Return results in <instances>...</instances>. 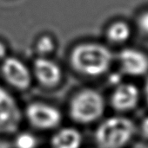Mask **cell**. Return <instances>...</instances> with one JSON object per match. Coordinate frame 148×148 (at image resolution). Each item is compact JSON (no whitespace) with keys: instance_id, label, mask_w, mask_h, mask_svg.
<instances>
[{"instance_id":"9c48e42d","label":"cell","mask_w":148,"mask_h":148,"mask_svg":"<svg viewBox=\"0 0 148 148\" xmlns=\"http://www.w3.org/2000/svg\"><path fill=\"white\" fill-rule=\"evenodd\" d=\"M33 72L38 81L48 88L56 86L62 76L60 67L54 61L46 57H39L34 62Z\"/></svg>"},{"instance_id":"7a4b0ae2","label":"cell","mask_w":148,"mask_h":148,"mask_svg":"<svg viewBox=\"0 0 148 148\" xmlns=\"http://www.w3.org/2000/svg\"><path fill=\"white\" fill-rule=\"evenodd\" d=\"M135 134L133 122L122 116L105 120L95 132V141L99 148H123Z\"/></svg>"},{"instance_id":"9a60e30c","label":"cell","mask_w":148,"mask_h":148,"mask_svg":"<svg viewBox=\"0 0 148 148\" xmlns=\"http://www.w3.org/2000/svg\"><path fill=\"white\" fill-rule=\"evenodd\" d=\"M141 133L142 134L148 139V116L146 117L143 121H142V123H141Z\"/></svg>"},{"instance_id":"277c9868","label":"cell","mask_w":148,"mask_h":148,"mask_svg":"<svg viewBox=\"0 0 148 148\" xmlns=\"http://www.w3.org/2000/svg\"><path fill=\"white\" fill-rule=\"evenodd\" d=\"M22 113L12 95L0 87V134L15 133L21 123Z\"/></svg>"},{"instance_id":"8992f818","label":"cell","mask_w":148,"mask_h":148,"mask_svg":"<svg viewBox=\"0 0 148 148\" xmlns=\"http://www.w3.org/2000/svg\"><path fill=\"white\" fill-rule=\"evenodd\" d=\"M1 72L7 83L17 89L24 90L28 88L31 83L30 69L17 58H5L2 63Z\"/></svg>"},{"instance_id":"6da1fadb","label":"cell","mask_w":148,"mask_h":148,"mask_svg":"<svg viewBox=\"0 0 148 148\" xmlns=\"http://www.w3.org/2000/svg\"><path fill=\"white\" fill-rule=\"evenodd\" d=\"M113 62V54L105 45L86 42L75 47L71 54V64L79 73L87 76L105 74Z\"/></svg>"},{"instance_id":"ac0fdd59","label":"cell","mask_w":148,"mask_h":148,"mask_svg":"<svg viewBox=\"0 0 148 148\" xmlns=\"http://www.w3.org/2000/svg\"><path fill=\"white\" fill-rule=\"evenodd\" d=\"M145 95H146V99H147V101L148 103V79L146 82V85H145Z\"/></svg>"},{"instance_id":"3957f363","label":"cell","mask_w":148,"mask_h":148,"mask_svg":"<svg viewBox=\"0 0 148 148\" xmlns=\"http://www.w3.org/2000/svg\"><path fill=\"white\" fill-rule=\"evenodd\" d=\"M105 111V101L96 90L87 88L79 92L72 99L69 113L78 123L88 124L97 121Z\"/></svg>"},{"instance_id":"30bf717a","label":"cell","mask_w":148,"mask_h":148,"mask_svg":"<svg viewBox=\"0 0 148 148\" xmlns=\"http://www.w3.org/2000/svg\"><path fill=\"white\" fill-rule=\"evenodd\" d=\"M82 144L81 134L73 127L58 130L51 138L52 148H79Z\"/></svg>"},{"instance_id":"2e32d148","label":"cell","mask_w":148,"mask_h":148,"mask_svg":"<svg viewBox=\"0 0 148 148\" xmlns=\"http://www.w3.org/2000/svg\"><path fill=\"white\" fill-rule=\"evenodd\" d=\"M5 56H6V47L2 42H0V59H3Z\"/></svg>"},{"instance_id":"52a82bcc","label":"cell","mask_w":148,"mask_h":148,"mask_svg":"<svg viewBox=\"0 0 148 148\" xmlns=\"http://www.w3.org/2000/svg\"><path fill=\"white\" fill-rule=\"evenodd\" d=\"M122 70L133 76H140L148 71V57L142 51L132 48L125 49L120 53Z\"/></svg>"},{"instance_id":"5bb4252c","label":"cell","mask_w":148,"mask_h":148,"mask_svg":"<svg viewBox=\"0 0 148 148\" xmlns=\"http://www.w3.org/2000/svg\"><path fill=\"white\" fill-rule=\"evenodd\" d=\"M138 26L143 33L148 35V11L140 16L138 19Z\"/></svg>"},{"instance_id":"7c38bea8","label":"cell","mask_w":148,"mask_h":148,"mask_svg":"<svg viewBox=\"0 0 148 148\" xmlns=\"http://www.w3.org/2000/svg\"><path fill=\"white\" fill-rule=\"evenodd\" d=\"M14 145L16 148H36L38 146V140L32 134L24 132L16 137Z\"/></svg>"},{"instance_id":"5b68a950","label":"cell","mask_w":148,"mask_h":148,"mask_svg":"<svg viewBox=\"0 0 148 148\" xmlns=\"http://www.w3.org/2000/svg\"><path fill=\"white\" fill-rule=\"evenodd\" d=\"M25 115L32 127L41 130L52 129L62 120L61 113L58 108L44 102H32L28 105Z\"/></svg>"},{"instance_id":"4fadbf2b","label":"cell","mask_w":148,"mask_h":148,"mask_svg":"<svg viewBox=\"0 0 148 148\" xmlns=\"http://www.w3.org/2000/svg\"><path fill=\"white\" fill-rule=\"evenodd\" d=\"M53 42L51 40V38H50L49 36H43L41 37L37 44V49L38 50V52L42 53V54H47L49 52H51L53 49Z\"/></svg>"},{"instance_id":"8fae6325","label":"cell","mask_w":148,"mask_h":148,"mask_svg":"<svg viewBox=\"0 0 148 148\" xmlns=\"http://www.w3.org/2000/svg\"><path fill=\"white\" fill-rule=\"evenodd\" d=\"M107 38L114 43L125 42L131 36V29L125 22H115L112 23L106 31Z\"/></svg>"},{"instance_id":"e0dca14e","label":"cell","mask_w":148,"mask_h":148,"mask_svg":"<svg viewBox=\"0 0 148 148\" xmlns=\"http://www.w3.org/2000/svg\"><path fill=\"white\" fill-rule=\"evenodd\" d=\"M0 148H10L9 144L2 140H0Z\"/></svg>"},{"instance_id":"ba28073f","label":"cell","mask_w":148,"mask_h":148,"mask_svg":"<svg viewBox=\"0 0 148 148\" xmlns=\"http://www.w3.org/2000/svg\"><path fill=\"white\" fill-rule=\"evenodd\" d=\"M140 100L138 88L131 83H120L117 85L111 97L112 106L118 111H129L134 108Z\"/></svg>"}]
</instances>
